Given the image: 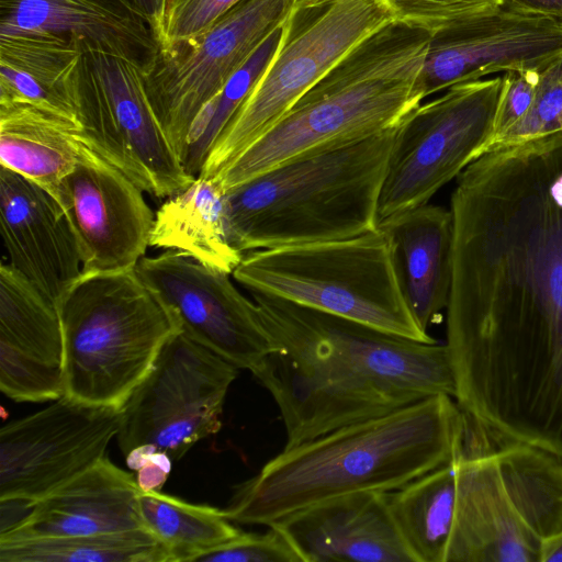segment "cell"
Wrapping results in <instances>:
<instances>
[{"instance_id":"1","label":"cell","mask_w":562,"mask_h":562,"mask_svg":"<svg viewBox=\"0 0 562 562\" xmlns=\"http://www.w3.org/2000/svg\"><path fill=\"white\" fill-rule=\"evenodd\" d=\"M450 212L454 400L562 459V134L475 159Z\"/></svg>"},{"instance_id":"2","label":"cell","mask_w":562,"mask_h":562,"mask_svg":"<svg viewBox=\"0 0 562 562\" xmlns=\"http://www.w3.org/2000/svg\"><path fill=\"white\" fill-rule=\"evenodd\" d=\"M250 294L276 346L251 373L279 408L284 448L434 395L456 397L446 344L414 340L274 296Z\"/></svg>"},{"instance_id":"3","label":"cell","mask_w":562,"mask_h":562,"mask_svg":"<svg viewBox=\"0 0 562 562\" xmlns=\"http://www.w3.org/2000/svg\"><path fill=\"white\" fill-rule=\"evenodd\" d=\"M462 432L456 400L434 395L284 448L235 487L224 512L269 527L341 495L391 492L452 460Z\"/></svg>"},{"instance_id":"4","label":"cell","mask_w":562,"mask_h":562,"mask_svg":"<svg viewBox=\"0 0 562 562\" xmlns=\"http://www.w3.org/2000/svg\"><path fill=\"white\" fill-rule=\"evenodd\" d=\"M430 36L398 20L382 26L211 180L226 192L295 158L398 126L422 103L416 82Z\"/></svg>"},{"instance_id":"5","label":"cell","mask_w":562,"mask_h":562,"mask_svg":"<svg viewBox=\"0 0 562 562\" xmlns=\"http://www.w3.org/2000/svg\"><path fill=\"white\" fill-rule=\"evenodd\" d=\"M398 126L295 158L224 192L233 247L245 254L347 239L376 229Z\"/></svg>"},{"instance_id":"6","label":"cell","mask_w":562,"mask_h":562,"mask_svg":"<svg viewBox=\"0 0 562 562\" xmlns=\"http://www.w3.org/2000/svg\"><path fill=\"white\" fill-rule=\"evenodd\" d=\"M462 413L445 562H541L562 531V459Z\"/></svg>"},{"instance_id":"7","label":"cell","mask_w":562,"mask_h":562,"mask_svg":"<svg viewBox=\"0 0 562 562\" xmlns=\"http://www.w3.org/2000/svg\"><path fill=\"white\" fill-rule=\"evenodd\" d=\"M64 335L65 395L122 407L180 331L173 312L136 268L81 272L57 301Z\"/></svg>"},{"instance_id":"8","label":"cell","mask_w":562,"mask_h":562,"mask_svg":"<svg viewBox=\"0 0 562 562\" xmlns=\"http://www.w3.org/2000/svg\"><path fill=\"white\" fill-rule=\"evenodd\" d=\"M233 278L260 293L423 342L389 228L347 239L250 250Z\"/></svg>"},{"instance_id":"9","label":"cell","mask_w":562,"mask_h":562,"mask_svg":"<svg viewBox=\"0 0 562 562\" xmlns=\"http://www.w3.org/2000/svg\"><path fill=\"white\" fill-rule=\"evenodd\" d=\"M393 20L386 0H294L274 55L198 177L213 179L353 47Z\"/></svg>"},{"instance_id":"10","label":"cell","mask_w":562,"mask_h":562,"mask_svg":"<svg viewBox=\"0 0 562 562\" xmlns=\"http://www.w3.org/2000/svg\"><path fill=\"white\" fill-rule=\"evenodd\" d=\"M502 77L454 85L419 104L397 128L378 206V227L429 203L493 134Z\"/></svg>"},{"instance_id":"11","label":"cell","mask_w":562,"mask_h":562,"mask_svg":"<svg viewBox=\"0 0 562 562\" xmlns=\"http://www.w3.org/2000/svg\"><path fill=\"white\" fill-rule=\"evenodd\" d=\"M77 119L81 142L153 196L169 198L196 178L156 119L143 68L87 42Z\"/></svg>"},{"instance_id":"12","label":"cell","mask_w":562,"mask_h":562,"mask_svg":"<svg viewBox=\"0 0 562 562\" xmlns=\"http://www.w3.org/2000/svg\"><path fill=\"white\" fill-rule=\"evenodd\" d=\"M238 370L176 333L122 406L116 435L122 453L149 445L177 461L198 441L218 432L225 397Z\"/></svg>"},{"instance_id":"13","label":"cell","mask_w":562,"mask_h":562,"mask_svg":"<svg viewBox=\"0 0 562 562\" xmlns=\"http://www.w3.org/2000/svg\"><path fill=\"white\" fill-rule=\"evenodd\" d=\"M293 2L239 0L189 43L166 54L158 53L144 71L156 119L180 161L200 111L282 26Z\"/></svg>"},{"instance_id":"14","label":"cell","mask_w":562,"mask_h":562,"mask_svg":"<svg viewBox=\"0 0 562 562\" xmlns=\"http://www.w3.org/2000/svg\"><path fill=\"white\" fill-rule=\"evenodd\" d=\"M122 407L67 395L0 429V501L34 504L105 457Z\"/></svg>"},{"instance_id":"15","label":"cell","mask_w":562,"mask_h":562,"mask_svg":"<svg viewBox=\"0 0 562 562\" xmlns=\"http://www.w3.org/2000/svg\"><path fill=\"white\" fill-rule=\"evenodd\" d=\"M136 271L177 316L182 334L238 369L251 372L276 349L256 303L231 273L171 249L143 257Z\"/></svg>"},{"instance_id":"16","label":"cell","mask_w":562,"mask_h":562,"mask_svg":"<svg viewBox=\"0 0 562 562\" xmlns=\"http://www.w3.org/2000/svg\"><path fill=\"white\" fill-rule=\"evenodd\" d=\"M562 56V20L512 10L470 19L431 34L417 78L425 98L487 75L543 68Z\"/></svg>"},{"instance_id":"17","label":"cell","mask_w":562,"mask_h":562,"mask_svg":"<svg viewBox=\"0 0 562 562\" xmlns=\"http://www.w3.org/2000/svg\"><path fill=\"white\" fill-rule=\"evenodd\" d=\"M144 191L83 143L60 190L82 272L136 268L150 246L155 214Z\"/></svg>"},{"instance_id":"18","label":"cell","mask_w":562,"mask_h":562,"mask_svg":"<svg viewBox=\"0 0 562 562\" xmlns=\"http://www.w3.org/2000/svg\"><path fill=\"white\" fill-rule=\"evenodd\" d=\"M0 233L8 263L57 304L82 272L74 233L49 193L2 166Z\"/></svg>"},{"instance_id":"19","label":"cell","mask_w":562,"mask_h":562,"mask_svg":"<svg viewBox=\"0 0 562 562\" xmlns=\"http://www.w3.org/2000/svg\"><path fill=\"white\" fill-rule=\"evenodd\" d=\"M389 492L341 495L273 524L303 562H415L391 515Z\"/></svg>"},{"instance_id":"20","label":"cell","mask_w":562,"mask_h":562,"mask_svg":"<svg viewBox=\"0 0 562 562\" xmlns=\"http://www.w3.org/2000/svg\"><path fill=\"white\" fill-rule=\"evenodd\" d=\"M139 492L136 477L104 457L34 503L18 525L0 533V541L145 529Z\"/></svg>"},{"instance_id":"21","label":"cell","mask_w":562,"mask_h":562,"mask_svg":"<svg viewBox=\"0 0 562 562\" xmlns=\"http://www.w3.org/2000/svg\"><path fill=\"white\" fill-rule=\"evenodd\" d=\"M77 37L147 70L159 50L150 26L113 0H0V35Z\"/></svg>"},{"instance_id":"22","label":"cell","mask_w":562,"mask_h":562,"mask_svg":"<svg viewBox=\"0 0 562 562\" xmlns=\"http://www.w3.org/2000/svg\"><path fill=\"white\" fill-rule=\"evenodd\" d=\"M85 42L53 33L0 35V101L77 117Z\"/></svg>"},{"instance_id":"23","label":"cell","mask_w":562,"mask_h":562,"mask_svg":"<svg viewBox=\"0 0 562 562\" xmlns=\"http://www.w3.org/2000/svg\"><path fill=\"white\" fill-rule=\"evenodd\" d=\"M78 119L35 104L0 101V166L49 193L59 204L82 142Z\"/></svg>"},{"instance_id":"24","label":"cell","mask_w":562,"mask_h":562,"mask_svg":"<svg viewBox=\"0 0 562 562\" xmlns=\"http://www.w3.org/2000/svg\"><path fill=\"white\" fill-rule=\"evenodd\" d=\"M389 228L396 246L406 297L418 325L427 331L447 308L452 282L453 227L450 209L425 204Z\"/></svg>"},{"instance_id":"25","label":"cell","mask_w":562,"mask_h":562,"mask_svg":"<svg viewBox=\"0 0 562 562\" xmlns=\"http://www.w3.org/2000/svg\"><path fill=\"white\" fill-rule=\"evenodd\" d=\"M149 245L184 252L231 274L244 255L228 239L224 192L201 177L162 203L155 214Z\"/></svg>"},{"instance_id":"26","label":"cell","mask_w":562,"mask_h":562,"mask_svg":"<svg viewBox=\"0 0 562 562\" xmlns=\"http://www.w3.org/2000/svg\"><path fill=\"white\" fill-rule=\"evenodd\" d=\"M387 501L414 561L445 562L454 518V458L389 492Z\"/></svg>"},{"instance_id":"27","label":"cell","mask_w":562,"mask_h":562,"mask_svg":"<svg viewBox=\"0 0 562 562\" xmlns=\"http://www.w3.org/2000/svg\"><path fill=\"white\" fill-rule=\"evenodd\" d=\"M0 348L64 369L56 302L4 262L0 267Z\"/></svg>"},{"instance_id":"28","label":"cell","mask_w":562,"mask_h":562,"mask_svg":"<svg viewBox=\"0 0 562 562\" xmlns=\"http://www.w3.org/2000/svg\"><path fill=\"white\" fill-rule=\"evenodd\" d=\"M138 502L145 529L170 551L172 562H193L243 532L224 509L190 504L160 491L140 490Z\"/></svg>"},{"instance_id":"29","label":"cell","mask_w":562,"mask_h":562,"mask_svg":"<svg viewBox=\"0 0 562 562\" xmlns=\"http://www.w3.org/2000/svg\"><path fill=\"white\" fill-rule=\"evenodd\" d=\"M0 562H172L146 529L0 541Z\"/></svg>"},{"instance_id":"30","label":"cell","mask_w":562,"mask_h":562,"mask_svg":"<svg viewBox=\"0 0 562 562\" xmlns=\"http://www.w3.org/2000/svg\"><path fill=\"white\" fill-rule=\"evenodd\" d=\"M281 30L282 26L260 45L193 121L181 161L190 175L199 176L215 139L266 69L279 45Z\"/></svg>"},{"instance_id":"31","label":"cell","mask_w":562,"mask_h":562,"mask_svg":"<svg viewBox=\"0 0 562 562\" xmlns=\"http://www.w3.org/2000/svg\"><path fill=\"white\" fill-rule=\"evenodd\" d=\"M559 134H562V56L543 69L527 113L491 140L482 155Z\"/></svg>"},{"instance_id":"32","label":"cell","mask_w":562,"mask_h":562,"mask_svg":"<svg viewBox=\"0 0 562 562\" xmlns=\"http://www.w3.org/2000/svg\"><path fill=\"white\" fill-rule=\"evenodd\" d=\"M239 0H162L151 29L160 54L189 43Z\"/></svg>"},{"instance_id":"33","label":"cell","mask_w":562,"mask_h":562,"mask_svg":"<svg viewBox=\"0 0 562 562\" xmlns=\"http://www.w3.org/2000/svg\"><path fill=\"white\" fill-rule=\"evenodd\" d=\"M0 389L16 402L55 401L65 395L64 369L0 348Z\"/></svg>"},{"instance_id":"34","label":"cell","mask_w":562,"mask_h":562,"mask_svg":"<svg viewBox=\"0 0 562 562\" xmlns=\"http://www.w3.org/2000/svg\"><path fill=\"white\" fill-rule=\"evenodd\" d=\"M505 0H386L395 20L430 34L450 25L498 11Z\"/></svg>"},{"instance_id":"35","label":"cell","mask_w":562,"mask_h":562,"mask_svg":"<svg viewBox=\"0 0 562 562\" xmlns=\"http://www.w3.org/2000/svg\"><path fill=\"white\" fill-rule=\"evenodd\" d=\"M201 562H303L301 555L277 526L263 533L241 532L237 538L199 554Z\"/></svg>"},{"instance_id":"36","label":"cell","mask_w":562,"mask_h":562,"mask_svg":"<svg viewBox=\"0 0 562 562\" xmlns=\"http://www.w3.org/2000/svg\"><path fill=\"white\" fill-rule=\"evenodd\" d=\"M544 68L509 70L503 75L493 134L487 144L527 113L537 94Z\"/></svg>"},{"instance_id":"37","label":"cell","mask_w":562,"mask_h":562,"mask_svg":"<svg viewBox=\"0 0 562 562\" xmlns=\"http://www.w3.org/2000/svg\"><path fill=\"white\" fill-rule=\"evenodd\" d=\"M125 459L128 468L137 472L136 482L142 491H160L171 470L168 454L144 445L130 451Z\"/></svg>"},{"instance_id":"38","label":"cell","mask_w":562,"mask_h":562,"mask_svg":"<svg viewBox=\"0 0 562 562\" xmlns=\"http://www.w3.org/2000/svg\"><path fill=\"white\" fill-rule=\"evenodd\" d=\"M504 5L519 12L562 20V0H505Z\"/></svg>"},{"instance_id":"39","label":"cell","mask_w":562,"mask_h":562,"mask_svg":"<svg viewBox=\"0 0 562 562\" xmlns=\"http://www.w3.org/2000/svg\"><path fill=\"white\" fill-rule=\"evenodd\" d=\"M128 12L145 21L150 29L154 27L162 0H113Z\"/></svg>"},{"instance_id":"40","label":"cell","mask_w":562,"mask_h":562,"mask_svg":"<svg viewBox=\"0 0 562 562\" xmlns=\"http://www.w3.org/2000/svg\"><path fill=\"white\" fill-rule=\"evenodd\" d=\"M541 562H562V531L546 541Z\"/></svg>"}]
</instances>
